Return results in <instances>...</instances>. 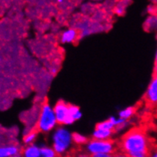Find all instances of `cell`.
Returning a JSON list of instances; mask_svg holds the SVG:
<instances>
[{
    "instance_id": "11",
    "label": "cell",
    "mask_w": 157,
    "mask_h": 157,
    "mask_svg": "<svg viewBox=\"0 0 157 157\" xmlns=\"http://www.w3.org/2000/svg\"><path fill=\"white\" fill-rule=\"evenodd\" d=\"M111 134H112V131H105V130L96 128L93 132V137L94 140H108Z\"/></svg>"
},
{
    "instance_id": "19",
    "label": "cell",
    "mask_w": 157,
    "mask_h": 157,
    "mask_svg": "<svg viewBox=\"0 0 157 157\" xmlns=\"http://www.w3.org/2000/svg\"><path fill=\"white\" fill-rule=\"evenodd\" d=\"M111 157H130L128 156V154L124 153H115L114 155H111Z\"/></svg>"
},
{
    "instance_id": "18",
    "label": "cell",
    "mask_w": 157,
    "mask_h": 157,
    "mask_svg": "<svg viewBox=\"0 0 157 157\" xmlns=\"http://www.w3.org/2000/svg\"><path fill=\"white\" fill-rule=\"evenodd\" d=\"M111 155L105 154V153H97V154H93L91 157H111Z\"/></svg>"
},
{
    "instance_id": "21",
    "label": "cell",
    "mask_w": 157,
    "mask_h": 157,
    "mask_svg": "<svg viewBox=\"0 0 157 157\" xmlns=\"http://www.w3.org/2000/svg\"><path fill=\"white\" fill-rule=\"evenodd\" d=\"M10 157H23V156H22V155H21V154H18V155H15V156H10Z\"/></svg>"
},
{
    "instance_id": "5",
    "label": "cell",
    "mask_w": 157,
    "mask_h": 157,
    "mask_svg": "<svg viewBox=\"0 0 157 157\" xmlns=\"http://www.w3.org/2000/svg\"><path fill=\"white\" fill-rule=\"evenodd\" d=\"M69 106L65 101H59L53 108L57 124L67 125L69 120Z\"/></svg>"
},
{
    "instance_id": "22",
    "label": "cell",
    "mask_w": 157,
    "mask_h": 157,
    "mask_svg": "<svg viewBox=\"0 0 157 157\" xmlns=\"http://www.w3.org/2000/svg\"><path fill=\"white\" fill-rule=\"evenodd\" d=\"M150 157H157V154H156V153H152L151 156H150Z\"/></svg>"
},
{
    "instance_id": "9",
    "label": "cell",
    "mask_w": 157,
    "mask_h": 157,
    "mask_svg": "<svg viewBox=\"0 0 157 157\" xmlns=\"http://www.w3.org/2000/svg\"><path fill=\"white\" fill-rule=\"evenodd\" d=\"M147 98L152 103H156L157 101V78L155 76L154 78L150 82L147 92Z\"/></svg>"
},
{
    "instance_id": "13",
    "label": "cell",
    "mask_w": 157,
    "mask_h": 157,
    "mask_svg": "<svg viewBox=\"0 0 157 157\" xmlns=\"http://www.w3.org/2000/svg\"><path fill=\"white\" fill-rule=\"evenodd\" d=\"M156 17L155 15H150L147 18L145 22L146 29L147 31H153L156 28Z\"/></svg>"
},
{
    "instance_id": "20",
    "label": "cell",
    "mask_w": 157,
    "mask_h": 157,
    "mask_svg": "<svg viewBox=\"0 0 157 157\" xmlns=\"http://www.w3.org/2000/svg\"><path fill=\"white\" fill-rule=\"evenodd\" d=\"M76 157H91V156H89V155H87V154H79V155H78Z\"/></svg>"
},
{
    "instance_id": "24",
    "label": "cell",
    "mask_w": 157,
    "mask_h": 157,
    "mask_svg": "<svg viewBox=\"0 0 157 157\" xmlns=\"http://www.w3.org/2000/svg\"><path fill=\"white\" fill-rule=\"evenodd\" d=\"M0 62H1V58H0Z\"/></svg>"
},
{
    "instance_id": "15",
    "label": "cell",
    "mask_w": 157,
    "mask_h": 157,
    "mask_svg": "<svg viewBox=\"0 0 157 157\" xmlns=\"http://www.w3.org/2000/svg\"><path fill=\"white\" fill-rule=\"evenodd\" d=\"M72 140L76 144H87V138L84 135L80 134L78 133H74L72 134Z\"/></svg>"
},
{
    "instance_id": "6",
    "label": "cell",
    "mask_w": 157,
    "mask_h": 157,
    "mask_svg": "<svg viewBox=\"0 0 157 157\" xmlns=\"http://www.w3.org/2000/svg\"><path fill=\"white\" fill-rule=\"evenodd\" d=\"M20 154V148L15 144L0 146V157H10Z\"/></svg>"
},
{
    "instance_id": "1",
    "label": "cell",
    "mask_w": 157,
    "mask_h": 157,
    "mask_svg": "<svg viewBox=\"0 0 157 157\" xmlns=\"http://www.w3.org/2000/svg\"><path fill=\"white\" fill-rule=\"evenodd\" d=\"M124 153L130 157H140L147 155L149 143L147 136L140 130H132L124 135L122 140Z\"/></svg>"
},
{
    "instance_id": "4",
    "label": "cell",
    "mask_w": 157,
    "mask_h": 157,
    "mask_svg": "<svg viewBox=\"0 0 157 157\" xmlns=\"http://www.w3.org/2000/svg\"><path fill=\"white\" fill-rule=\"evenodd\" d=\"M87 150L90 154H97V153H105L110 154L114 152V147L112 142L109 140H92L87 144Z\"/></svg>"
},
{
    "instance_id": "7",
    "label": "cell",
    "mask_w": 157,
    "mask_h": 157,
    "mask_svg": "<svg viewBox=\"0 0 157 157\" xmlns=\"http://www.w3.org/2000/svg\"><path fill=\"white\" fill-rule=\"evenodd\" d=\"M23 157H41V146L31 144L26 146L23 150Z\"/></svg>"
},
{
    "instance_id": "2",
    "label": "cell",
    "mask_w": 157,
    "mask_h": 157,
    "mask_svg": "<svg viewBox=\"0 0 157 157\" xmlns=\"http://www.w3.org/2000/svg\"><path fill=\"white\" fill-rule=\"evenodd\" d=\"M53 150L57 155H61L67 152L71 147L72 133L65 128H58L53 132L52 136Z\"/></svg>"
},
{
    "instance_id": "17",
    "label": "cell",
    "mask_w": 157,
    "mask_h": 157,
    "mask_svg": "<svg viewBox=\"0 0 157 157\" xmlns=\"http://www.w3.org/2000/svg\"><path fill=\"white\" fill-rule=\"evenodd\" d=\"M125 9L123 6H117L115 8H114V12H115L117 15H122L124 13Z\"/></svg>"
},
{
    "instance_id": "23",
    "label": "cell",
    "mask_w": 157,
    "mask_h": 157,
    "mask_svg": "<svg viewBox=\"0 0 157 157\" xmlns=\"http://www.w3.org/2000/svg\"><path fill=\"white\" fill-rule=\"evenodd\" d=\"M140 157H149L147 155H146V156H140Z\"/></svg>"
},
{
    "instance_id": "14",
    "label": "cell",
    "mask_w": 157,
    "mask_h": 157,
    "mask_svg": "<svg viewBox=\"0 0 157 157\" xmlns=\"http://www.w3.org/2000/svg\"><path fill=\"white\" fill-rule=\"evenodd\" d=\"M37 138V133L35 131H30L24 137V144H26V146L31 145L34 144Z\"/></svg>"
},
{
    "instance_id": "12",
    "label": "cell",
    "mask_w": 157,
    "mask_h": 157,
    "mask_svg": "<svg viewBox=\"0 0 157 157\" xmlns=\"http://www.w3.org/2000/svg\"><path fill=\"white\" fill-rule=\"evenodd\" d=\"M133 114H134V108H132V107H128L125 109L121 110L119 112V117L125 121H128L133 115Z\"/></svg>"
},
{
    "instance_id": "16",
    "label": "cell",
    "mask_w": 157,
    "mask_h": 157,
    "mask_svg": "<svg viewBox=\"0 0 157 157\" xmlns=\"http://www.w3.org/2000/svg\"><path fill=\"white\" fill-rule=\"evenodd\" d=\"M96 128L97 129L105 130V131H112L114 129V127L109 120H106L105 121H102L101 122V123L98 124Z\"/></svg>"
},
{
    "instance_id": "10",
    "label": "cell",
    "mask_w": 157,
    "mask_h": 157,
    "mask_svg": "<svg viewBox=\"0 0 157 157\" xmlns=\"http://www.w3.org/2000/svg\"><path fill=\"white\" fill-rule=\"evenodd\" d=\"M78 37L77 31L75 29L70 28V29L67 30L64 32H63L61 35V42L63 44H70L73 43L76 40Z\"/></svg>"
},
{
    "instance_id": "8",
    "label": "cell",
    "mask_w": 157,
    "mask_h": 157,
    "mask_svg": "<svg viewBox=\"0 0 157 157\" xmlns=\"http://www.w3.org/2000/svg\"><path fill=\"white\" fill-rule=\"evenodd\" d=\"M82 116V114L78 107L70 105L69 106V120L67 125L73 124L75 121L80 120Z\"/></svg>"
},
{
    "instance_id": "3",
    "label": "cell",
    "mask_w": 157,
    "mask_h": 157,
    "mask_svg": "<svg viewBox=\"0 0 157 157\" xmlns=\"http://www.w3.org/2000/svg\"><path fill=\"white\" fill-rule=\"evenodd\" d=\"M57 124L53 108L48 103H44L40 108L37 120V128L39 131L48 133L56 128Z\"/></svg>"
}]
</instances>
